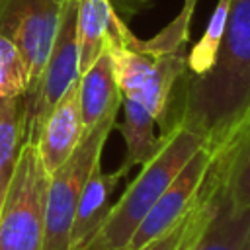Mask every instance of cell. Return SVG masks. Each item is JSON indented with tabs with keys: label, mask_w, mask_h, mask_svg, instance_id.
I'll use <instances>...</instances> for the list:
<instances>
[{
	"label": "cell",
	"mask_w": 250,
	"mask_h": 250,
	"mask_svg": "<svg viewBox=\"0 0 250 250\" xmlns=\"http://www.w3.org/2000/svg\"><path fill=\"white\" fill-rule=\"evenodd\" d=\"M180 82L182 100L160 135L180 125L213 150L250 111V0H232L211 68L203 74L186 70Z\"/></svg>",
	"instance_id": "6da1fadb"
},
{
	"label": "cell",
	"mask_w": 250,
	"mask_h": 250,
	"mask_svg": "<svg viewBox=\"0 0 250 250\" xmlns=\"http://www.w3.org/2000/svg\"><path fill=\"white\" fill-rule=\"evenodd\" d=\"M105 49L109 53L121 96L143 104L156 123H164L180 78L188 70V55L180 51H150L141 45L115 14L111 18Z\"/></svg>",
	"instance_id": "7a4b0ae2"
},
{
	"label": "cell",
	"mask_w": 250,
	"mask_h": 250,
	"mask_svg": "<svg viewBox=\"0 0 250 250\" xmlns=\"http://www.w3.org/2000/svg\"><path fill=\"white\" fill-rule=\"evenodd\" d=\"M201 145L203 141L197 135L180 125L172 127L160 152L141 166L139 176L113 203L104 229L86 250H127L141 221Z\"/></svg>",
	"instance_id": "3957f363"
},
{
	"label": "cell",
	"mask_w": 250,
	"mask_h": 250,
	"mask_svg": "<svg viewBox=\"0 0 250 250\" xmlns=\"http://www.w3.org/2000/svg\"><path fill=\"white\" fill-rule=\"evenodd\" d=\"M49 174L37 145L23 141L0 209V250H43Z\"/></svg>",
	"instance_id": "277c9868"
},
{
	"label": "cell",
	"mask_w": 250,
	"mask_h": 250,
	"mask_svg": "<svg viewBox=\"0 0 250 250\" xmlns=\"http://www.w3.org/2000/svg\"><path fill=\"white\" fill-rule=\"evenodd\" d=\"M113 127L115 115H109L94 129L86 131L70 158L49 176L43 250H68L70 229L82 189L94 166L102 162V150Z\"/></svg>",
	"instance_id": "5b68a950"
},
{
	"label": "cell",
	"mask_w": 250,
	"mask_h": 250,
	"mask_svg": "<svg viewBox=\"0 0 250 250\" xmlns=\"http://www.w3.org/2000/svg\"><path fill=\"white\" fill-rule=\"evenodd\" d=\"M229 156L213 152L197 191V215L180 250H244L250 229V209L236 211L227 197Z\"/></svg>",
	"instance_id": "8992f818"
},
{
	"label": "cell",
	"mask_w": 250,
	"mask_h": 250,
	"mask_svg": "<svg viewBox=\"0 0 250 250\" xmlns=\"http://www.w3.org/2000/svg\"><path fill=\"white\" fill-rule=\"evenodd\" d=\"M64 0H0V33L10 37L29 66V88L23 96L29 107L47 64Z\"/></svg>",
	"instance_id": "52a82bcc"
},
{
	"label": "cell",
	"mask_w": 250,
	"mask_h": 250,
	"mask_svg": "<svg viewBox=\"0 0 250 250\" xmlns=\"http://www.w3.org/2000/svg\"><path fill=\"white\" fill-rule=\"evenodd\" d=\"M76 14H78V0H64L57 35L47 64L43 68L37 96L33 104L25 107V141H35L49 111L62 98V94L80 78Z\"/></svg>",
	"instance_id": "ba28073f"
},
{
	"label": "cell",
	"mask_w": 250,
	"mask_h": 250,
	"mask_svg": "<svg viewBox=\"0 0 250 250\" xmlns=\"http://www.w3.org/2000/svg\"><path fill=\"white\" fill-rule=\"evenodd\" d=\"M211 158H213V150L201 145V148L188 160V164L180 170V174L158 197L154 207L141 221L127 250H143L145 246L154 242L158 236L168 232L189 211L201 188V182L207 174Z\"/></svg>",
	"instance_id": "9c48e42d"
},
{
	"label": "cell",
	"mask_w": 250,
	"mask_h": 250,
	"mask_svg": "<svg viewBox=\"0 0 250 250\" xmlns=\"http://www.w3.org/2000/svg\"><path fill=\"white\" fill-rule=\"evenodd\" d=\"M82 137L84 125L80 113V86L76 80L49 111L33 141L49 176L70 158Z\"/></svg>",
	"instance_id": "30bf717a"
},
{
	"label": "cell",
	"mask_w": 250,
	"mask_h": 250,
	"mask_svg": "<svg viewBox=\"0 0 250 250\" xmlns=\"http://www.w3.org/2000/svg\"><path fill=\"white\" fill-rule=\"evenodd\" d=\"M123 178L125 174L119 168L115 172H104L102 162L94 166L76 207V215L70 229L68 250H86L94 242V238L104 229L109 217V211L113 207L111 195L115 193Z\"/></svg>",
	"instance_id": "8fae6325"
},
{
	"label": "cell",
	"mask_w": 250,
	"mask_h": 250,
	"mask_svg": "<svg viewBox=\"0 0 250 250\" xmlns=\"http://www.w3.org/2000/svg\"><path fill=\"white\" fill-rule=\"evenodd\" d=\"M80 86V113L84 133L94 129L109 115H117L121 107V90L115 80L109 53L104 45L102 55L96 62L84 70L78 78Z\"/></svg>",
	"instance_id": "7c38bea8"
},
{
	"label": "cell",
	"mask_w": 250,
	"mask_h": 250,
	"mask_svg": "<svg viewBox=\"0 0 250 250\" xmlns=\"http://www.w3.org/2000/svg\"><path fill=\"white\" fill-rule=\"evenodd\" d=\"M121 105L125 111V121L119 125V131L125 141V158L119 170L127 176L133 166H143L152 160L164 146L168 135H156L154 125L156 117L139 102L121 96Z\"/></svg>",
	"instance_id": "4fadbf2b"
},
{
	"label": "cell",
	"mask_w": 250,
	"mask_h": 250,
	"mask_svg": "<svg viewBox=\"0 0 250 250\" xmlns=\"http://www.w3.org/2000/svg\"><path fill=\"white\" fill-rule=\"evenodd\" d=\"M25 141V100L23 96L0 98V209L14 178L21 145Z\"/></svg>",
	"instance_id": "5bb4252c"
},
{
	"label": "cell",
	"mask_w": 250,
	"mask_h": 250,
	"mask_svg": "<svg viewBox=\"0 0 250 250\" xmlns=\"http://www.w3.org/2000/svg\"><path fill=\"white\" fill-rule=\"evenodd\" d=\"M113 16L115 12L109 0H78L76 33H78L80 74L88 70L102 55Z\"/></svg>",
	"instance_id": "9a60e30c"
},
{
	"label": "cell",
	"mask_w": 250,
	"mask_h": 250,
	"mask_svg": "<svg viewBox=\"0 0 250 250\" xmlns=\"http://www.w3.org/2000/svg\"><path fill=\"white\" fill-rule=\"evenodd\" d=\"M232 0H217V6L209 18V23L205 27V33L195 43V47L188 55V72L189 74H203L211 68L215 55L219 51V45L223 41L229 14H230Z\"/></svg>",
	"instance_id": "2e32d148"
},
{
	"label": "cell",
	"mask_w": 250,
	"mask_h": 250,
	"mask_svg": "<svg viewBox=\"0 0 250 250\" xmlns=\"http://www.w3.org/2000/svg\"><path fill=\"white\" fill-rule=\"evenodd\" d=\"M29 88V66L20 47L0 33V98L25 96Z\"/></svg>",
	"instance_id": "e0dca14e"
},
{
	"label": "cell",
	"mask_w": 250,
	"mask_h": 250,
	"mask_svg": "<svg viewBox=\"0 0 250 250\" xmlns=\"http://www.w3.org/2000/svg\"><path fill=\"white\" fill-rule=\"evenodd\" d=\"M197 0H184L180 14L152 39H141V45L150 51H180L186 49V43L189 39V25L195 12Z\"/></svg>",
	"instance_id": "ac0fdd59"
},
{
	"label": "cell",
	"mask_w": 250,
	"mask_h": 250,
	"mask_svg": "<svg viewBox=\"0 0 250 250\" xmlns=\"http://www.w3.org/2000/svg\"><path fill=\"white\" fill-rule=\"evenodd\" d=\"M195 215H197V195H195V201H193V205L189 207V211H188L168 232H164L162 236H158L154 242H150V244L145 246L143 250H180V246H182V242L186 240L189 229L193 227Z\"/></svg>",
	"instance_id": "d6986e66"
},
{
	"label": "cell",
	"mask_w": 250,
	"mask_h": 250,
	"mask_svg": "<svg viewBox=\"0 0 250 250\" xmlns=\"http://www.w3.org/2000/svg\"><path fill=\"white\" fill-rule=\"evenodd\" d=\"M129 2H133V8L139 10V8H143V4H146L148 0H129Z\"/></svg>",
	"instance_id": "ffe728a7"
},
{
	"label": "cell",
	"mask_w": 250,
	"mask_h": 250,
	"mask_svg": "<svg viewBox=\"0 0 250 250\" xmlns=\"http://www.w3.org/2000/svg\"><path fill=\"white\" fill-rule=\"evenodd\" d=\"M244 250H250V229H248V236H246V246Z\"/></svg>",
	"instance_id": "44dd1931"
}]
</instances>
